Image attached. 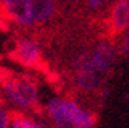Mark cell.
<instances>
[{"label":"cell","mask_w":129,"mask_h":128,"mask_svg":"<svg viewBox=\"0 0 129 128\" xmlns=\"http://www.w3.org/2000/svg\"><path fill=\"white\" fill-rule=\"evenodd\" d=\"M0 83L15 103L28 108L37 105V87L29 77L0 68Z\"/></svg>","instance_id":"cell-1"},{"label":"cell","mask_w":129,"mask_h":128,"mask_svg":"<svg viewBox=\"0 0 129 128\" xmlns=\"http://www.w3.org/2000/svg\"><path fill=\"white\" fill-rule=\"evenodd\" d=\"M11 59L15 60L17 63L28 68H34V70H43L45 63L42 59L40 48L34 40L29 39H19L14 45V50L11 51Z\"/></svg>","instance_id":"cell-2"},{"label":"cell","mask_w":129,"mask_h":128,"mask_svg":"<svg viewBox=\"0 0 129 128\" xmlns=\"http://www.w3.org/2000/svg\"><path fill=\"white\" fill-rule=\"evenodd\" d=\"M0 17L12 20L22 26L34 23L31 12V0H0Z\"/></svg>","instance_id":"cell-3"},{"label":"cell","mask_w":129,"mask_h":128,"mask_svg":"<svg viewBox=\"0 0 129 128\" xmlns=\"http://www.w3.org/2000/svg\"><path fill=\"white\" fill-rule=\"evenodd\" d=\"M78 73H77V85L83 91H94L100 88V71L95 68L91 54H85L78 59Z\"/></svg>","instance_id":"cell-4"},{"label":"cell","mask_w":129,"mask_h":128,"mask_svg":"<svg viewBox=\"0 0 129 128\" xmlns=\"http://www.w3.org/2000/svg\"><path fill=\"white\" fill-rule=\"evenodd\" d=\"M91 57H92V62H94L95 68L99 70L100 73H106L115 63L117 50H115V46L112 43L102 42V43L97 45V48L91 53Z\"/></svg>","instance_id":"cell-5"},{"label":"cell","mask_w":129,"mask_h":128,"mask_svg":"<svg viewBox=\"0 0 129 128\" xmlns=\"http://www.w3.org/2000/svg\"><path fill=\"white\" fill-rule=\"evenodd\" d=\"M129 29V0H115L112 6L111 31L112 34H123Z\"/></svg>","instance_id":"cell-6"},{"label":"cell","mask_w":129,"mask_h":128,"mask_svg":"<svg viewBox=\"0 0 129 128\" xmlns=\"http://www.w3.org/2000/svg\"><path fill=\"white\" fill-rule=\"evenodd\" d=\"M63 105L75 128H94L95 117L88 111L82 110L78 106V103H75L74 100H63Z\"/></svg>","instance_id":"cell-7"},{"label":"cell","mask_w":129,"mask_h":128,"mask_svg":"<svg viewBox=\"0 0 129 128\" xmlns=\"http://www.w3.org/2000/svg\"><path fill=\"white\" fill-rule=\"evenodd\" d=\"M48 111L52 117V120L55 122L57 128H75L64 110V105H63V100L60 99H52L49 103H48Z\"/></svg>","instance_id":"cell-8"},{"label":"cell","mask_w":129,"mask_h":128,"mask_svg":"<svg viewBox=\"0 0 129 128\" xmlns=\"http://www.w3.org/2000/svg\"><path fill=\"white\" fill-rule=\"evenodd\" d=\"M55 0H31L32 20L37 23H45L54 14Z\"/></svg>","instance_id":"cell-9"},{"label":"cell","mask_w":129,"mask_h":128,"mask_svg":"<svg viewBox=\"0 0 129 128\" xmlns=\"http://www.w3.org/2000/svg\"><path fill=\"white\" fill-rule=\"evenodd\" d=\"M11 120H12V128H43L40 123L31 120L29 117L17 113V111H14V113H11Z\"/></svg>","instance_id":"cell-10"},{"label":"cell","mask_w":129,"mask_h":128,"mask_svg":"<svg viewBox=\"0 0 129 128\" xmlns=\"http://www.w3.org/2000/svg\"><path fill=\"white\" fill-rule=\"evenodd\" d=\"M118 53H120L121 56H127V54H129V31H126V34H124L123 39H121Z\"/></svg>","instance_id":"cell-11"},{"label":"cell","mask_w":129,"mask_h":128,"mask_svg":"<svg viewBox=\"0 0 129 128\" xmlns=\"http://www.w3.org/2000/svg\"><path fill=\"white\" fill-rule=\"evenodd\" d=\"M9 120H11L9 114L6 113V111H5L2 106H0V128H6L8 123H9Z\"/></svg>","instance_id":"cell-12"},{"label":"cell","mask_w":129,"mask_h":128,"mask_svg":"<svg viewBox=\"0 0 129 128\" xmlns=\"http://www.w3.org/2000/svg\"><path fill=\"white\" fill-rule=\"evenodd\" d=\"M105 2H108V0H89V8H99V6H102Z\"/></svg>","instance_id":"cell-13"},{"label":"cell","mask_w":129,"mask_h":128,"mask_svg":"<svg viewBox=\"0 0 129 128\" xmlns=\"http://www.w3.org/2000/svg\"><path fill=\"white\" fill-rule=\"evenodd\" d=\"M72 2H77V0H72Z\"/></svg>","instance_id":"cell-14"},{"label":"cell","mask_w":129,"mask_h":128,"mask_svg":"<svg viewBox=\"0 0 129 128\" xmlns=\"http://www.w3.org/2000/svg\"><path fill=\"white\" fill-rule=\"evenodd\" d=\"M11 128H12V126H11Z\"/></svg>","instance_id":"cell-15"}]
</instances>
